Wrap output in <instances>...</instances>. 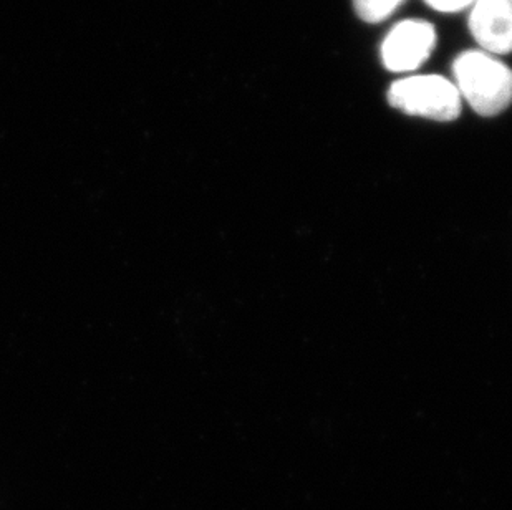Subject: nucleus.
<instances>
[{"instance_id": "nucleus-1", "label": "nucleus", "mask_w": 512, "mask_h": 510, "mask_svg": "<svg viewBox=\"0 0 512 510\" xmlns=\"http://www.w3.org/2000/svg\"><path fill=\"white\" fill-rule=\"evenodd\" d=\"M459 95L478 115H501L512 105V68L491 53L469 50L453 63Z\"/></svg>"}, {"instance_id": "nucleus-2", "label": "nucleus", "mask_w": 512, "mask_h": 510, "mask_svg": "<svg viewBox=\"0 0 512 510\" xmlns=\"http://www.w3.org/2000/svg\"><path fill=\"white\" fill-rule=\"evenodd\" d=\"M388 103L401 113L426 120H458L461 115V95L455 83L440 75H418L392 83Z\"/></svg>"}, {"instance_id": "nucleus-3", "label": "nucleus", "mask_w": 512, "mask_h": 510, "mask_svg": "<svg viewBox=\"0 0 512 510\" xmlns=\"http://www.w3.org/2000/svg\"><path fill=\"white\" fill-rule=\"evenodd\" d=\"M436 47V30L425 20H403L383 40V65L390 72H413L430 58Z\"/></svg>"}, {"instance_id": "nucleus-4", "label": "nucleus", "mask_w": 512, "mask_h": 510, "mask_svg": "<svg viewBox=\"0 0 512 510\" xmlns=\"http://www.w3.org/2000/svg\"><path fill=\"white\" fill-rule=\"evenodd\" d=\"M469 32L486 53H512V0H474Z\"/></svg>"}, {"instance_id": "nucleus-5", "label": "nucleus", "mask_w": 512, "mask_h": 510, "mask_svg": "<svg viewBox=\"0 0 512 510\" xmlns=\"http://www.w3.org/2000/svg\"><path fill=\"white\" fill-rule=\"evenodd\" d=\"M405 0H353L358 17L368 24L388 19Z\"/></svg>"}, {"instance_id": "nucleus-6", "label": "nucleus", "mask_w": 512, "mask_h": 510, "mask_svg": "<svg viewBox=\"0 0 512 510\" xmlns=\"http://www.w3.org/2000/svg\"><path fill=\"white\" fill-rule=\"evenodd\" d=\"M425 2L430 5L431 9L446 12V14L468 9L469 5L474 4V0H425Z\"/></svg>"}]
</instances>
